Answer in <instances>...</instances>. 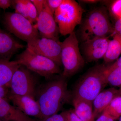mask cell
<instances>
[{"mask_svg": "<svg viewBox=\"0 0 121 121\" xmlns=\"http://www.w3.org/2000/svg\"><path fill=\"white\" fill-rule=\"evenodd\" d=\"M17 60L20 65L46 79L49 80L54 75L61 72L59 66L53 60L36 54L27 48L19 55Z\"/></svg>", "mask_w": 121, "mask_h": 121, "instance_id": "6", "label": "cell"}, {"mask_svg": "<svg viewBox=\"0 0 121 121\" xmlns=\"http://www.w3.org/2000/svg\"><path fill=\"white\" fill-rule=\"evenodd\" d=\"M37 82L30 70L21 65L13 74L10 83V93L29 96L35 99Z\"/></svg>", "mask_w": 121, "mask_h": 121, "instance_id": "8", "label": "cell"}, {"mask_svg": "<svg viewBox=\"0 0 121 121\" xmlns=\"http://www.w3.org/2000/svg\"><path fill=\"white\" fill-rule=\"evenodd\" d=\"M106 67L103 64L97 65L84 74L76 85L73 98L93 102L107 84L105 73Z\"/></svg>", "mask_w": 121, "mask_h": 121, "instance_id": "3", "label": "cell"}, {"mask_svg": "<svg viewBox=\"0 0 121 121\" xmlns=\"http://www.w3.org/2000/svg\"><path fill=\"white\" fill-rule=\"evenodd\" d=\"M8 99L27 116L35 117L43 121L39 106L35 99L26 95H16L9 92Z\"/></svg>", "mask_w": 121, "mask_h": 121, "instance_id": "12", "label": "cell"}, {"mask_svg": "<svg viewBox=\"0 0 121 121\" xmlns=\"http://www.w3.org/2000/svg\"><path fill=\"white\" fill-rule=\"evenodd\" d=\"M4 21L7 30L27 43L40 37L35 25L20 14L7 13Z\"/></svg>", "mask_w": 121, "mask_h": 121, "instance_id": "7", "label": "cell"}, {"mask_svg": "<svg viewBox=\"0 0 121 121\" xmlns=\"http://www.w3.org/2000/svg\"><path fill=\"white\" fill-rule=\"evenodd\" d=\"M0 119L3 121H36L21 112L9 101L0 98Z\"/></svg>", "mask_w": 121, "mask_h": 121, "instance_id": "13", "label": "cell"}, {"mask_svg": "<svg viewBox=\"0 0 121 121\" xmlns=\"http://www.w3.org/2000/svg\"><path fill=\"white\" fill-rule=\"evenodd\" d=\"M31 1L35 7L39 15L44 8L46 0H31Z\"/></svg>", "mask_w": 121, "mask_h": 121, "instance_id": "24", "label": "cell"}, {"mask_svg": "<svg viewBox=\"0 0 121 121\" xmlns=\"http://www.w3.org/2000/svg\"><path fill=\"white\" fill-rule=\"evenodd\" d=\"M12 5L15 13L22 15L33 24L36 23L38 19V13L31 0H12Z\"/></svg>", "mask_w": 121, "mask_h": 121, "instance_id": "17", "label": "cell"}, {"mask_svg": "<svg viewBox=\"0 0 121 121\" xmlns=\"http://www.w3.org/2000/svg\"><path fill=\"white\" fill-rule=\"evenodd\" d=\"M113 30L107 9L103 6L97 7L88 13L82 23L80 39L83 43L96 37H108L112 35Z\"/></svg>", "mask_w": 121, "mask_h": 121, "instance_id": "2", "label": "cell"}, {"mask_svg": "<svg viewBox=\"0 0 121 121\" xmlns=\"http://www.w3.org/2000/svg\"><path fill=\"white\" fill-rule=\"evenodd\" d=\"M106 80L107 84L115 87L121 86V67L115 68L105 70Z\"/></svg>", "mask_w": 121, "mask_h": 121, "instance_id": "21", "label": "cell"}, {"mask_svg": "<svg viewBox=\"0 0 121 121\" xmlns=\"http://www.w3.org/2000/svg\"><path fill=\"white\" fill-rule=\"evenodd\" d=\"M118 67H121V56L112 64L106 66V69L109 70Z\"/></svg>", "mask_w": 121, "mask_h": 121, "instance_id": "30", "label": "cell"}, {"mask_svg": "<svg viewBox=\"0 0 121 121\" xmlns=\"http://www.w3.org/2000/svg\"><path fill=\"white\" fill-rule=\"evenodd\" d=\"M118 34L121 35V19H117L114 26L113 32L112 35Z\"/></svg>", "mask_w": 121, "mask_h": 121, "instance_id": "26", "label": "cell"}, {"mask_svg": "<svg viewBox=\"0 0 121 121\" xmlns=\"http://www.w3.org/2000/svg\"><path fill=\"white\" fill-rule=\"evenodd\" d=\"M71 98L66 78L62 76L42 85L37 90L35 99L40 108L43 121L58 113Z\"/></svg>", "mask_w": 121, "mask_h": 121, "instance_id": "1", "label": "cell"}, {"mask_svg": "<svg viewBox=\"0 0 121 121\" xmlns=\"http://www.w3.org/2000/svg\"><path fill=\"white\" fill-rule=\"evenodd\" d=\"M81 2H85V3H90V4H93V3H96L99 1L98 0H81Z\"/></svg>", "mask_w": 121, "mask_h": 121, "instance_id": "31", "label": "cell"}, {"mask_svg": "<svg viewBox=\"0 0 121 121\" xmlns=\"http://www.w3.org/2000/svg\"><path fill=\"white\" fill-rule=\"evenodd\" d=\"M63 1V0H46L48 7L54 14L55 11L60 6Z\"/></svg>", "mask_w": 121, "mask_h": 121, "instance_id": "23", "label": "cell"}, {"mask_svg": "<svg viewBox=\"0 0 121 121\" xmlns=\"http://www.w3.org/2000/svg\"><path fill=\"white\" fill-rule=\"evenodd\" d=\"M110 40L108 37H98L83 42L82 49L87 61L93 62L104 58Z\"/></svg>", "mask_w": 121, "mask_h": 121, "instance_id": "11", "label": "cell"}, {"mask_svg": "<svg viewBox=\"0 0 121 121\" xmlns=\"http://www.w3.org/2000/svg\"><path fill=\"white\" fill-rule=\"evenodd\" d=\"M44 121H66L65 112H62L60 114H56L48 117Z\"/></svg>", "mask_w": 121, "mask_h": 121, "instance_id": "25", "label": "cell"}, {"mask_svg": "<svg viewBox=\"0 0 121 121\" xmlns=\"http://www.w3.org/2000/svg\"><path fill=\"white\" fill-rule=\"evenodd\" d=\"M95 121H115V120L107 113L103 112Z\"/></svg>", "mask_w": 121, "mask_h": 121, "instance_id": "28", "label": "cell"}, {"mask_svg": "<svg viewBox=\"0 0 121 121\" xmlns=\"http://www.w3.org/2000/svg\"><path fill=\"white\" fill-rule=\"evenodd\" d=\"M60 58L64 68L62 76L66 78L72 76L82 69L84 61L81 55L78 41L73 32L61 42Z\"/></svg>", "mask_w": 121, "mask_h": 121, "instance_id": "5", "label": "cell"}, {"mask_svg": "<svg viewBox=\"0 0 121 121\" xmlns=\"http://www.w3.org/2000/svg\"><path fill=\"white\" fill-rule=\"evenodd\" d=\"M118 91H119V95L121 96V86L120 87V89L118 90Z\"/></svg>", "mask_w": 121, "mask_h": 121, "instance_id": "32", "label": "cell"}, {"mask_svg": "<svg viewBox=\"0 0 121 121\" xmlns=\"http://www.w3.org/2000/svg\"><path fill=\"white\" fill-rule=\"evenodd\" d=\"M35 25L40 37L59 41V27L55 20L54 14L48 7L47 2L39 15Z\"/></svg>", "mask_w": 121, "mask_h": 121, "instance_id": "10", "label": "cell"}, {"mask_svg": "<svg viewBox=\"0 0 121 121\" xmlns=\"http://www.w3.org/2000/svg\"><path fill=\"white\" fill-rule=\"evenodd\" d=\"M118 95V90L112 87L101 91L96 96L93 102L95 119L103 113L114 98Z\"/></svg>", "mask_w": 121, "mask_h": 121, "instance_id": "15", "label": "cell"}, {"mask_svg": "<svg viewBox=\"0 0 121 121\" xmlns=\"http://www.w3.org/2000/svg\"><path fill=\"white\" fill-rule=\"evenodd\" d=\"M10 91L6 87L0 86V98H3L8 100V97Z\"/></svg>", "mask_w": 121, "mask_h": 121, "instance_id": "27", "label": "cell"}, {"mask_svg": "<svg viewBox=\"0 0 121 121\" xmlns=\"http://www.w3.org/2000/svg\"><path fill=\"white\" fill-rule=\"evenodd\" d=\"M74 110L82 121H95L93 113V102L73 98Z\"/></svg>", "mask_w": 121, "mask_h": 121, "instance_id": "18", "label": "cell"}, {"mask_svg": "<svg viewBox=\"0 0 121 121\" xmlns=\"http://www.w3.org/2000/svg\"><path fill=\"white\" fill-rule=\"evenodd\" d=\"M27 43V48L31 51L51 60L59 66L62 65L61 42L59 41L40 37Z\"/></svg>", "mask_w": 121, "mask_h": 121, "instance_id": "9", "label": "cell"}, {"mask_svg": "<svg viewBox=\"0 0 121 121\" xmlns=\"http://www.w3.org/2000/svg\"><path fill=\"white\" fill-rule=\"evenodd\" d=\"M0 121H2V120H1V119H0Z\"/></svg>", "mask_w": 121, "mask_h": 121, "instance_id": "34", "label": "cell"}, {"mask_svg": "<svg viewBox=\"0 0 121 121\" xmlns=\"http://www.w3.org/2000/svg\"><path fill=\"white\" fill-rule=\"evenodd\" d=\"M21 65L17 60L0 59V86L9 89L13 74Z\"/></svg>", "mask_w": 121, "mask_h": 121, "instance_id": "16", "label": "cell"}, {"mask_svg": "<svg viewBox=\"0 0 121 121\" xmlns=\"http://www.w3.org/2000/svg\"><path fill=\"white\" fill-rule=\"evenodd\" d=\"M103 112L113 118L115 121L121 116V96L117 95L114 98Z\"/></svg>", "mask_w": 121, "mask_h": 121, "instance_id": "20", "label": "cell"}, {"mask_svg": "<svg viewBox=\"0 0 121 121\" xmlns=\"http://www.w3.org/2000/svg\"><path fill=\"white\" fill-rule=\"evenodd\" d=\"M113 39L110 40L107 51L104 58L106 63L116 60L121 54V35L115 34Z\"/></svg>", "mask_w": 121, "mask_h": 121, "instance_id": "19", "label": "cell"}, {"mask_svg": "<svg viewBox=\"0 0 121 121\" xmlns=\"http://www.w3.org/2000/svg\"><path fill=\"white\" fill-rule=\"evenodd\" d=\"M118 119H119V121H121V117H119V118Z\"/></svg>", "mask_w": 121, "mask_h": 121, "instance_id": "33", "label": "cell"}, {"mask_svg": "<svg viewBox=\"0 0 121 121\" xmlns=\"http://www.w3.org/2000/svg\"><path fill=\"white\" fill-rule=\"evenodd\" d=\"M84 10L74 0H63L55 11L54 17L60 33L63 36L70 35L76 26L81 24Z\"/></svg>", "mask_w": 121, "mask_h": 121, "instance_id": "4", "label": "cell"}, {"mask_svg": "<svg viewBox=\"0 0 121 121\" xmlns=\"http://www.w3.org/2000/svg\"><path fill=\"white\" fill-rule=\"evenodd\" d=\"M12 0H0V8L5 10L11 7Z\"/></svg>", "mask_w": 121, "mask_h": 121, "instance_id": "29", "label": "cell"}, {"mask_svg": "<svg viewBox=\"0 0 121 121\" xmlns=\"http://www.w3.org/2000/svg\"><path fill=\"white\" fill-rule=\"evenodd\" d=\"M24 47L11 35L0 30V59L10 60L15 53Z\"/></svg>", "mask_w": 121, "mask_h": 121, "instance_id": "14", "label": "cell"}, {"mask_svg": "<svg viewBox=\"0 0 121 121\" xmlns=\"http://www.w3.org/2000/svg\"><path fill=\"white\" fill-rule=\"evenodd\" d=\"M66 121H82L76 113L74 109L64 111Z\"/></svg>", "mask_w": 121, "mask_h": 121, "instance_id": "22", "label": "cell"}]
</instances>
